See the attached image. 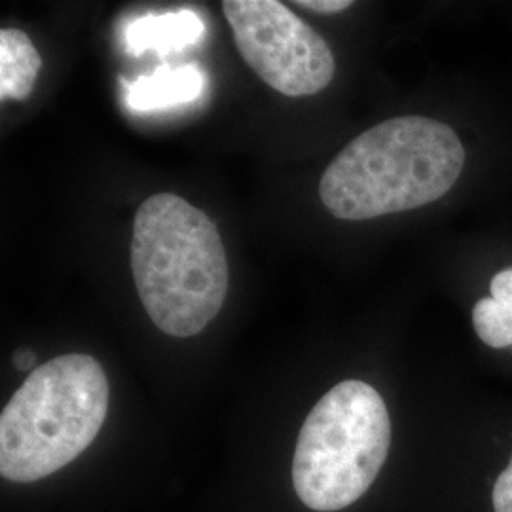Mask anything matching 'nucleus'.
<instances>
[{
	"mask_svg": "<svg viewBox=\"0 0 512 512\" xmlns=\"http://www.w3.org/2000/svg\"><path fill=\"white\" fill-rule=\"evenodd\" d=\"M463 165L454 129L399 116L353 139L323 173L319 196L336 219H376L437 202L458 183Z\"/></svg>",
	"mask_w": 512,
	"mask_h": 512,
	"instance_id": "1",
	"label": "nucleus"
},
{
	"mask_svg": "<svg viewBox=\"0 0 512 512\" xmlns=\"http://www.w3.org/2000/svg\"><path fill=\"white\" fill-rule=\"evenodd\" d=\"M131 272L148 317L175 338L200 334L219 315L230 283L217 224L169 192L137 209Z\"/></svg>",
	"mask_w": 512,
	"mask_h": 512,
	"instance_id": "2",
	"label": "nucleus"
},
{
	"mask_svg": "<svg viewBox=\"0 0 512 512\" xmlns=\"http://www.w3.org/2000/svg\"><path fill=\"white\" fill-rule=\"evenodd\" d=\"M110 387L97 359L69 353L35 368L0 416V473L35 482L78 458L99 435Z\"/></svg>",
	"mask_w": 512,
	"mask_h": 512,
	"instance_id": "3",
	"label": "nucleus"
},
{
	"mask_svg": "<svg viewBox=\"0 0 512 512\" xmlns=\"http://www.w3.org/2000/svg\"><path fill=\"white\" fill-rule=\"evenodd\" d=\"M391 421L372 385L346 380L311 408L293 459L298 499L311 511H342L366 494L382 471Z\"/></svg>",
	"mask_w": 512,
	"mask_h": 512,
	"instance_id": "4",
	"label": "nucleus"
},
{
	"mask_svg": "<svg viewBox=\"0 0 512 512\" xmlns=\"http://www.w3.org/2000/svg\"><path fill=\"white\" fill-rule=\"evenodd\" d=\"M224 18L245 63L275 92L315 95L334 78L329 44L277 0H224Z\"/></svg>",
	"mask_w": 512,
	"mask_h": 512,
	"instance_id": "5",
	"label": "nucleus"
},
{
	"mask_svg": "<svg viewBox=\"0 0 512 512\" xmlns=\"http://www.w3.org/2000/svg\"><path fill=\"white\" fill-rule=\"evenodd\" d=\"M126 103L133 112H154L188 105L202 97L207 78L198 65L162 67L135 82H126Z\"/></svg>",
	"mask_w": 512,
	"mask_h": 512,
	"instance_id": "6",
	"label": "nucleus"
},
{
	"mask_svg": "<svg viewBox=\"0 0 512 512\" xmlns=\"http://www.w3.org/2000/svg\"><path fill=\"white\" fill-rule=\"evenodd\" d=\"M203 33V19L194 10L183 8L177 12L147 14L133 19L126 27V46L135 57L147 52L173 54L200 42Z\"/></svg>",
	"mask_w": 512,
	"mask_h": 512,
	"instance_id": "7",
	"label": "nucleus"
},
{
	"mask_svg": "<svg viewBox=\"0 0 512 512\" xmlns=\"http://www.w3.org/2000/svg\"><path fill=\"white\" fill-rule=\"evenodd\" d=\"M42 59L23 31L4 27L0 31V99H27L37 84Z\"/></svg>",
	"mask_w": 512,
	"mask_h": 512,
	"instance_id": "8",
	"label": "nucleus"
},
{
	"mask_svg": "<svg viewBox=\"0 0 512 512\" xmlns=\"http://www.w3.org/2000/svg\"><path fill=\"white\" fill-rule=\"evenodd\" d=\"M473 327L476 336L490 348L512 346V268L494 275L490 296L476 302Z\"/></svg>",
	"mask_w": 512,
	"mask_h": 512,
	"instance_id": "9",
	"label": "nucleus"
},
{
	"mask_svg": "<svg viewBox=\"0 0 512 512\" xmlns=\"http://www.w3.org/2000/svg\"><path fill=\"white\" fill-rule=\"evenodd\" d=\"M492 499L495 512H512V458L507 469L495 480Z\"/></svg>",
	"mask_w": 512,
	"mask_h": 512,
	"instance_id": "10",
	"label": "nucleus"
},
{
	"mask_svg": "<svg viewBox=\"0 0 512 512\" xmlns=\"http://www.w3.org/2000/svg\"><path fill=\"white\" fill-rule=\"evenodd\" d=\"M298 8H306L317 14H338L351 6L349 0H298Z\"/></svg>",
	"mask_w": 512,
	"mask_h": 512,
	"instance_id": "11",
	"label": "nucleus"
},
{
	"mask_svg": "<svg viewBox=\"0 0 512 512\" xmlns=\"http://www.w3.org/2000/svg\"><path fill=\"white\" fill-rule=\"evenodd\" d=\"M12 363H14V366H16L18 370H23V372L35 370L37 355L29 348H19L18 351L14 353V357H12Z\"/></svg>",
	"mask_w": 512,
	"mask_h": 512,
	"instance_id": "12",
	"label": "nucleus"
}]
</instances>
